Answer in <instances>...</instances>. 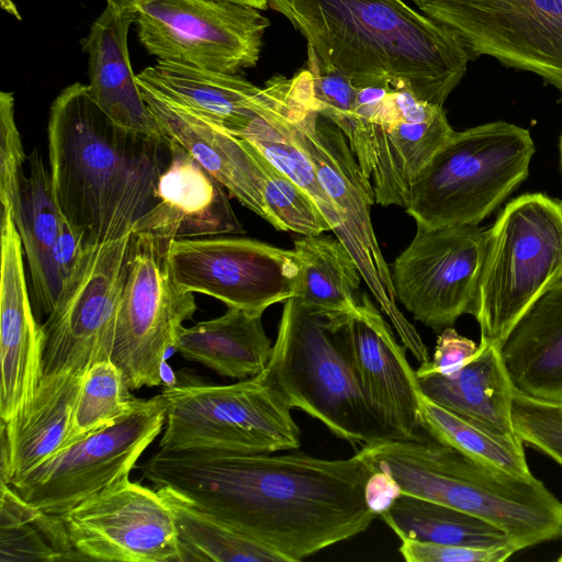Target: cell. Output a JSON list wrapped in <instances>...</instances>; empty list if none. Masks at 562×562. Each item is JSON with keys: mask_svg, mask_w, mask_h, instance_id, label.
<instances>
[{"mask_svg": "<svg viewBox=\"0 0 562 562\" xmlns=\"http://www.w3.org/2000/svg\"><path fill=\"white\" fill-rule=\"evenodd\" d=\"M274 453L159 449L140 471L284 562L353 538L378 517L363 494L374 470L359 451L335 460Z\"/></svg>", "mask_w": 562, "mask_h": 562, "instance_id": "1", "label": "cell"}, {"mask_svg": "<svg viewBox=\"0 0 562 562\" xmlns=\"http://www.w3.org/2000/svg\"><path fill=\"white\" fill-rule=\"evenodd\" d=\"M49 175L56 203L82 245L116 239L156 202L169 143L114 123L75 82L53 101L47 124Z\"/></svg>", "mask_w": 562, "mask_h": 562, "instance_id": "2", "label": "cell"}, {"mask_svg": "<svg viewBox=\"0 0 562 562\" xmlns=\"http://www.w3.org/2000/svg\"><path fill=\"white\" fill-rule=\"evenodd\" d=\"M268 5L358 88H405L443 106L471 61L450 30L403 0H268Z\"/></svg>", "mask_w": 562, "mask_h": 562, "instance_id": "3", "label": "cell"}, {"mask_svg": "<svg viewBox=\"0 0 562 562\" xmlns=\"http://www.w3.org/2000/svg\"><path fill=\"white\" fill-rule=\"evenodd\" d=\"M359 452L407 494L483 518L525 548L562 538V503L533 475L516 476L432 437L389 439Z\"/></svg>", "mask_w": 562, "mask_h": 562, "instance_id": "4", "label": "cell"}, {"mask_svg": "<svg viewBox=\"0 0 562 562\" xmlns=\"http://www.w3.org/2000/svg\"><path fill=\"white\" fill-rule=\"evenodd\" d=\"M352 313L311 308L295 296L282 308L268 369L292 408L304 411L352 446L395 439L361 387L349 338Z\"/></svg>", "mask_w": 562, "mask_h": 562, "instance_id": "5", "label": "cell"}, {"mask_svg": "<svg viewBox=\"0 0 562 562\" xmlns=\"http://www.w3.org/2000/svg\"><path fill=\"white\" fill-rule=\"evenodd\" d=\"M535 143L504 121L456 132L411 189L406 213L417 226L479 225L528 176Z\"/></svg>", "mask_w": 562, "mask_h": 562, "instance_id": "6", "label": "cell"}, {"mask_svg": "<svg viewBox=\"0 0 562 562\" xmlns=\"http://www.w3.org/2000/svg\"><path fill=\"white\" fill-rule=\"evenodd\" d=\"M562 281V200L526 193L487 229L475 318L480 342L498 347L524 312Z\"/></svg>", "mask_w": 562, "mask_h": 562, "instance_id": "7", "label": "cell"}, {"mask_svg": "<svg viewBox=\"0 0 562 562\" xmlns=\"http://www.w3.org/2000/svg\"><path fill=\"white\" fill-rule=\"evenodd\" d=\"M162 450H215L271 453L300 447V428L291 405L268 367L227 385L168 384Z\"/></svg>", "mask_w": 562, "mask_h": 562, "instance_id": "8", "label": "cell"}, {"mask_svg": "<svg viewBox=\"0 0 562 562\" xmlns=\"http://www.w3.org/2000/svg\"><path fill=\"white\" fill-rule=\"evenodd\" d=\"M291 124L293 134L311 159L318 181L342 222V240L356 260L364 284L402 341L419 362L427 347L396 306V296L379 246L371 207L375 203L372 182L359 166L342 131L315 110L314 100L293 86Z\"/></svg>", "mask_w": 562, "mask_h": 562, "instance_id": "9", "label": "cell"}, {"mask_svg": "<svg viewBox=\"0 0 562 562\" xmlns=\"http://www.w3.org/2000/svg\"><path fill=\"white\" fill-rule=\"evenodd\" d=\"M133 233L86 246L42 325V379L111 359Z\"/></svg>", "mask_w": 562, "mask_h": 562, "instance_id": "10", "label": "cell"}, {"mask_svg": "<svg viewBox=\"0 0 562 562\" xmlns=\"http://www.w3.org/2000/svg\"><path fill=\"white\" fill-rule=\"evenodd\" d=\"M168 246L153 235L133 234L111 356L131 391L162 384L166 352L196 311L193 293L170 273Z\"/></svg>", "mask_w": 562, "mask_h": 562, "instance_id": "11", "label": "cell"}, {"mask_svg": "<svg viewBox=\"0 0 562 562\" xmlns=\"http://www.w3.org/2000/svg\"><path fill=\"white\" fill-rule=\"evenodd\" d=\"M166 409L161 393L137 398L115 423L61 449L10 486L43 512L63 515L130 477L162 430Z\"/></svg>", "mask_w": 562, "mask_h": 562, "instance_id": "12", "label": "cell"}, {"mask_svg": "<svg viewBox=\"0 0 562 562\" xmlns=\"http://www.w3.org/2000/svg\"><path fill=\"white\" fill-rule=\"evenodd\" d=\"M450 30L471 61L482 56L531 72L562 99V0H411Z\"/></svg>", "mask_w": 562, "mask_h": 562, "instance_id": "13", "label": "cell"}, {"mask_svg": "<svg viewBox=\"0 0 562 562\" xmlns=\"http://www.w3.org/2000/svg\"><path fill=\"white\" fill-rule=\"evenodd\" d=\"M135 23L157 60L228 75L257 65L269 26L259 9L225 0H143Z\"/></svg>", "mask_w": 562, "mask_h": 562, "instance_id": "14", "label": "cell"}, {"mask_svg": "<svg viewBox=\"0 0 562 562\" xmlns=\"http://www.w3.org/2000/svg\"><path fill=\"white\" fill-rule=\"evenodd\" d=\"M167 262L181 289L256 315L294 296L300 273L294 249L245 237L173 240Z\"/></svg>", "mask_w": 562, "mask_h": 562, "instance_id": "15", "label": "cell"}, {"mask_svg": "<svg viewBox=\"0 0 562 562\" xmlns=\"http://www.w3.org/2000/svg\"><path fill=\"white\" fill-rule=\"evenodd\" d=\"M487 231L479 225L417 226L409 245L390 267L396 299L434 330L475 316Z\"/></svg>", "mask_w": 562, "mask_h": 562, "instance_id": "16", "label": "cell"}, {"mask_svg": "<svg viewBox=\"0 0 562 562\" xmlns=\"http://www.w3.org/2000/svg\"><path fill=\"white\" fill-rule=\"evenodd\" d=\"M60 517L82 560L181 562L169 506L156 488L130 477Z\"/></svg>", "mask_w": 562, "mask_h": 562, "instance_id": "17", "label": "cell"}, {"mask_svg": "<svg viewBox=\"0 0 562 562\" xmlns=\"http://www.w3.org/2000/svg\"><path fill=\"white\" fill-rule=\"evenodd\" d=\"M349 338L361 387L380 424L395 439L422 438L416 371L366 293L350 316Z\"/></svg>", "mask_w": 562, "mask_h": 562, "instance_id": "18", "label": "cell"}, {"mask_svg": "<svg viewBox=\"0 0 562 562\" xmlns=\"http://www.w3.org/2000/svg\"><path fill=\"white\" fill-rule=\"evenodd\" d=\"M43 331L26 285L23 247L10 211L1 212L0 416L7 422L24 411L42 376Z\"/></svg>", "mask_w": 562, "mask_h": 562, "instance_id": "19", "label": "cell"}, {"mask_svg": "<svg viewBox=\"0 0 562 562\" xmlns=\"http://www.w3.org/2000/svg\"><path fill=\"white\" fill-rule=\"evenodd\" d=\"M169 143V161L161 171L155 205L132 228L170 244L179 239L244 234L224 187L184 148Z\"/></svg>", "mask_w": 562, "mask_h": 562, "instance_id": "20", "label": "cell"}, {"mask_svg": "<svg viewBox=\"0 0 562 562\" xmlns=\"http://www.w3.org/2000/svg\"><path fill=\"white\" fill-rule=\"evenodd\" d=\"M138 87L162 136L184 148L231 195L269 223L263 176L246 142L221 124Z\"/></svg>", "mask_w": 562, "mask_h": 562, "instance_id": "21", "label": "cell"}, {"mask_svg": "<svg viewBox=\"0 0 562 562\" xmlns=\"http://www.w3.org/2000/svg\"><path fill=\"white\" fill-rule=\"evenodd\" d=\"M136 75L138 85L234 133L254 116L280 102L290 79L277 76L259 88L238 75L157 60Z\"/></svg>", "mask_w": 562, "mask_h": 562, "instance_id": "22", "label": "cell"}, {"mask_svg": "<svg viewBox=\"0 0 562 562\" xmlns=\"http://www.w3.org/2000/svg\"><path fill=\"white\" fill-rule=\"evenodd\" d=\"M135 11L106 4L81 40L88 57L89 92L99 108L124 130L164 137L143 99L127 49V34Z\"/></svg>", "mask_w": 562, "mask_h": 562, "instance_id": "23", "label": "cell"}, {"mask_svg": "<svg viewBox=\"0 0 562 562\" xmlns=\"http://www.w3.org/2000/svg\"><path fill=\"white\" fill-rule=\"evenodd\" d=\"M498 351L516 393L562 405V281L524 312Z\"/></svg>", "mask_w": 562, "mask_h": 562, "instance_id": "24", "label": "cell"}, {"mask_svg": "<svg viewBox=\"0 0 562 562\" xmlns=\"http://www.w3.org/2000/svg\"><path fill=\"white\" fill-rule=\"evenodd\" d=\"M82 375L40 381L30 405L1 420V482L12 485L67 445Z\"/></svg>", "mask_w": 562, "mask_h": 562, "instance_id": "25", "label": "cell"}, {"mask_svg": "<svg viewBox=\"0 0 562 562\" xmlns=\"http://www.w3.org/2000/svg\"><path fill=\"white\" fill-rule=\"evenodd\" d=\"M417 379L422 394L434 403L490 432L522 441L513 424L515 390L497 346L480 342L476 355L454 374Z\"/></svg>", "mask_w": 562, "mask_h": 562, "instance_id": "26", "label": "cell"}, {"mask_svg": "<svg viewBox=\"0 0 562 562\" xmlns=\"http://www.w3.org/2000/svg\"><path fill=\"white\" fill-rule=\"evenodd\" d=\"M454 131L442 109L413 121L397 117L372 126V187L382 206L407 204L413 184Z\"/></svg>", "mask_w": 562, "mask_h": 562, "instance_id": "27", "label": "cell"}, {"mask_svg": "<svg viewBox=\"0 0 562 562\" xmlns=\"http://www.w3.org/2000/svg\"><path fill=\"white\" fill-rule=\"evenodd\" d=\"M261 316L227 307L222 316L182 326L172 349L222 376L252 378L267 368L273 347Z\"/></svg>", "mask_w": 562, "mask_h": 562, "instance_id": "28", "label": "cell"}, {"mask_svg": "<svg viewBox=\"0 0 562 562\" xmlns=\"http://www.w3.org/2000/svg\"><path fill=\"white\" fill-rule=\"evenodd\" d=\"M27 162L29 173L23 179L13 220L26 256L34 302L48 315L63 289L54 261L61 212L55 200L49 170L37 148L27 156Z\"/></svg>", "mask_w": 562, "mask_h": 562, "instance_id": "29", "label": "cell"}, {"mask_svg": "<svg viewBox=\"0 0 562 562\" xmlns=\"http://www.w3.org/2000/svg\"><path fill=\"white\" fill-rule=\"evenodd\" d=\"M300 273L294 296L328 313H352L361 300L359 267L336 237L302 236L294 243Z\"/></svg>", "mask_w": 562, "mask_h": 562, "instance_id": "30", "label": "cell"}, {"mask_svg": "<svg viewBox=\"0 0 562 562\" xmlns=\"http://www.w3.org/2000/svg\"><path fill=\"white\" fill-rule=\"evenodd\" d=\"M379 517L400 540L471 548L513 547L506 532L494 524L467 512L407 494H401L393 506Z\"/></svg>", "mask_w": 562, "mask_h": 562, "instance_id": "31", "label": "cell"}, {"mask_svg": "<svg viewBox=\"0 0 562 562\" xmlns=\"http://www.w3.org/2000/svg\"><path fill=\"white\" fill-rule=\"evenodd\" d=\"M155 488L172 513L181 562H284L277 553L244 537L173 488Z\"/></svg>", "mask_w": 562, "mask_h": 562, "instance_id": "32", "label": "cell"}, {"mask_svg": "<svg viewBox=\"0 0 562 562\" xmlns=\"http://www.w3.org/2000/svg\"><path fill=\"white\" fill-rule=\"evenodd\" d=\"M74 548L60 515L43 512L1 482L0 561H75Z\"/></svg>", "mask_w": 562, "mask_h": 562, "instance_id": "33", "label": "cell"}, {"mask_svg": "<svg viewBox=\"0 0 562 562\" xmlns=\"http://www.w3.org/2000/svg\"><path fill=\"white\" fill-rule=\"evenodd\" d=\"M420 426L425 432L463 453L516 476L532 475L524 441H514L464 420L428 400L419 398Z\"/></svg>", "mask_w": 562, "mask_h": 562, "instance_id": "34", "label": "cell"}, {"mask_svg": "<svg viewBox=\"0 0 562 562\" xmlns=\"http://www.w3.org/2000/svg\"><path fill=\"white\" fill-rule=\"evenodd\" d=\"M131 392L111 359L92 364L82 375L66 447L126 415L137 400Z\"/></svg>", "mask_w": 562, "mask_h": 562, "instance_id": "35", "label": "cell"}, {"mask_svg": "<svg viewBox=\"0 0 562 562\" xmlns=\"http://www.w3.org/2000/svg\"><path fill=\"white\" fill-rule=\"evenodd\" d=\"M246 144L263 176L262 196L269 214V224L278 231L293 232L302 236L331 232L328 221L308 194L252 145L248 142Z\"/></svg>", "mask_w": 562, "mask_h": 562, "instance_id": "36", "label": "cell"}, {"mask_svg": "<svg viewBox=\"0 0 562 562\" xmlns=\"http://www.w3.org/2000/svg\"><path fill=\"white\" fill-rule=\"evenodd\" d=\"M307 69L313 77L316 111L342 131L352 149L356 144L353 109L357 87L346 76L326 66L308 45Z\"/></svg>", "mask_w": 562, "mask_h": 562, "instance_id": "37", "label": "cell"}, {"mask_svg": "<svg viewBox=\"0 0 562 562\" xmlns=\"http://www.w3.org/2000/svg\"><path fill=\"white\" fill-rule=\"evenodd\" d=\"M513 424L517 436L562 465V405L514 393Z\"/></svg>", "mask_w": 562, "mask_h": 562, "instance_id": "38", "label": "cell"}, {"mask_svg": "<svg viewBox=\"0 0 562 562\" xmlns=\"http://www.w3.org/2000/svg\"><path fill=\"white\" fill-rule=\"evenodd\" d=\"M27 157L23 149L14 115L12 92L0 93V200L2 211L15 215L25 175L23 164Z\"/></svg>", "mask_w": 562, "mask_h": 562, "instance_id": "39", "label": "cell"}, {"mask_svg": "<svg viewBox=\"0 0 562 562\" xmlns=\"http://www.w3.org/2000/svg\"><path fill=\"white\" fill-rule=\"evenodd\" d=\"M398 551L407 562H502L516 553L512 546L501 548H471L401 540Z\"/></svg>", "mask_w": 562, "mask_h": 562, "instance_id": "40", "label": "cell"}, {"mask_svg": "<svg viewBox=\"0 0 562 562\" xmlns=\"http://www.w3.org/2000/svg\"><path fill=\"white\" fill-rule=\"evenodd\" d=\"M479 345L461 336L452 327L445 328L437 338L431 360L420 363L416 375L439 373L451 375L461 370L476 355Z\"/></svg>", "mask_w": 562, "mask_h": 562, "instance_id": "41", "label": "cell"}, {"mask_svg": "<svg viewBox=\"0 0 562 562\" xmlns=\"http://www.w3.org/2000/svg\"><path fill=\"white\" fill-rule=\"evenodd\" d=\"M83 249L85 246L80 238L61 213L59 231L54 248L55 267L61 285H64L76 269Z\"/></svg>", "mask_w": 562, "mask_h": 562, "instance_id": "42", "label": "cell"}, {"mask_svg": "<svg viewBox=\"0 0 562 562\" xmlns=\"http://www.w3.org/2000/svg\"><path fill=\"white\" fill-rule=\"evenodd\" d=\"M363 494L368 507L379 517L393 506L402 490L391 474L374 470L366 482Z\"/></svg>", "mask_w": 562, "mask_h": 562, "instance_id": "43", "label": "cell"}, {"mask_svg": "<svg viewBox=\"0 0 562 562\" xmlns=\"http://www.w3.org/2000/svg\"><path fill=\"white\" fill-rule=\"evenodd\" d=\"M143 0H106V4H112L120 9L134 10Z\"/></svg>", "mask_w": 562, "mask_h": 562, "instance_id": "44", "label": "cell"}, {"mask_svg": "<svg viewBox=\"0 0 562 562\" xmlns=\"http://www.w3.org/2000/svg\"><path fill=\"white\" fill-rule=\"evenodd\" d=\"M225 1L248 4V5L255 7L259 10H265L268 7V0H225Z\"/></svg>", "mask_w": 562, "mask_h": 562, "instance_id": "45", "label": "cell"}, {"mask_svg": "<svg viewBox=\"0 0 562 562\" xmlns=\"http://www.w3.org/2000/svg\"><path fill=\"white\" fill-rule=\"evenodd\" d=\"M559 155H560V167L562 171V133L559 138Z\"/></svg>", "mask_w": 562, "mask_h": 562, "instance_id": "46", "label": "cell"}]
</instances>
